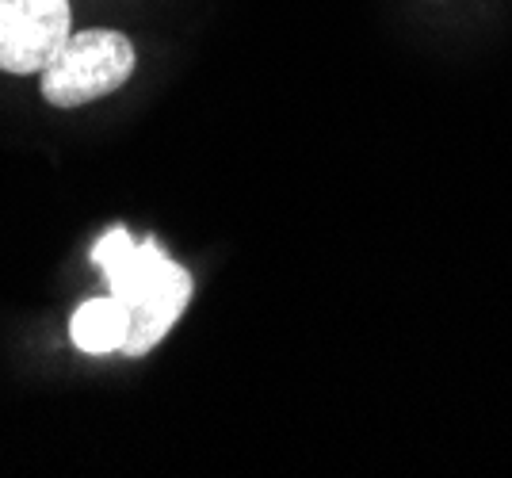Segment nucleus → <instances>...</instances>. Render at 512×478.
<instances>
[{
  "label": "nucleus",
  "mask_w": 512,
  "mask_h": 478,
  "mask_svg": "<svg viewBox=\"0 0 512 478\" xmlns=\"http://www.w3.org/2000/svg\"><path fill=\"white\" fill-rule=\"evenodd\" d=\"M92 261L107 287L130 314L127 356H146L184 314L192 299V276L169 261L153 241H134L127 230H111L96 241Z\"/></svg>",
  "instance_id": "1"
},
{
  "label": "nucleus",
  "mask_w": 512,
  "mask_h": 478,
  "mask_svg": "<svg viewBox=\"0 0 512 478\" xmlns=\"http://www.w3.org/2000/svg\"><path fill=\"white\" fill-rule=\"evenodd\" d=\"M138 66L134 43L119 31H77L43 66V100L54 108H81L130 81Z\"/></svg>",
  "instance_id": "2"
},
{
  "label": "nucleus",
  "mask_w": 512,
  "mask_h": 478,
  "mask_svg": "<svg viewBox=\"0 0 512 478\" xmlns=\"http://www.w3.org/2000/svg\"><path fill=\"white\" fill-rule=\"evenodd\" d=\"M69 0H0V69L43 73L69 39Z\"/></svg>",
  "instance_id": "3"
},
{
  "label": "nucleus",
  "mask_w": 512,
  "mask_h": 478,
  "mask_svg": "<svg viewBox=\"0 0 512 478\" xmlns=\"http://www.w3.org/2000/svg\"><path fill=\"white\" fill-rule=\"evenodd\" d=\"M69 337L73 345L88 352V356H107V352H123L130 337V314L127 306L115 295L104 299H88L73 310L69 318Z\"/></svg>",
  "instance_id": "4"
}]
</instances>
